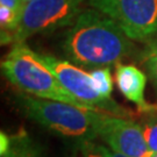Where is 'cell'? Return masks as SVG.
Segmentation results:
<instances>
[{"instance_id":"cell-1","label":"cell","mask_w":157,"mask_h":157,"mask_svg":"<svg viewBox=\"0 0 157 157\" xmlns=\"http://www.w3.org/2000/svg\"><path fill=\"white\" fill-rule=\"evenodd\" d=\"M62 50L67 61L93 70L117 65L136 48L115 21L91 7L80 12L67 30Z\"/></svg>"},{"instance_id":"cell-2","label":"cell","mask_w":157,"mask_h":157,"mask_svg":"<svg viewBox=\"0 0 157 157\" xmlns=\"http://www.w3.org/2000/svg\"><path fill=\"white\" fill-rule=\"evenodd\" d=\"M17 104L29 119L75 143L95 140L107 115L90 108L23 93L17 94Z\"/></svg>"},{"instance_id":"cell-3","label":"cell","mask_w":157,"mask_h":157,"mask_svg":"<svg viewBox=\"0 0 157 157\" xmlns=\"http://www.w3.org/2000/svg\"><path fill=\"white\" fill-rule=\"evenodd\" d=\"M1 71L8 82L27 94L87 108L61 84L41 54L23 42L13 44L1 61Z\"/></svg>"},{"instance_id":"cell-4","label":"cell","mask_w":157,"mask_h":157,"mask_svg":"<svg viewBox=\"0 0 157 157\" xmlns=\"http://www.w3.org/2000/svg\"><path fill=\"white\" fill-rule=\"evenodd\" d=\"M87 0H30L21 12L20 22L12 35V43L25 42L34 34L51 33L71 26Z\"/></svg>"},{"instance_id":"cell-5","label":"cell","mask_w":157,"mask_h":157,"mask_svg":"<svg viewBox=\"0 0 157 157\" xmlns=\"http://www.w3.org/2000/svg\"><path fill=\"white\" fill-rule=\"evenodd\" d=\"M87 4L115 21L133 41L147 43L157 36V0H87Z\"/></svg>"},{"instance_id":"cell-6","label":"cell","mask_w":157,"mask_h":157,"mask_svg":"<svg viewBox=\"0 0 157 157\" xmlns=\"http://www.w3.org/2000/svg\"><path fill=\"white\" fill-rule=\"evenodd\" d=\"M41 56L51 71L55 73L61 84L87 108L115 117L129 115L128 111L119 106L113 99H105L97 92L91 73L85 72L70 61L59 59L50 55Z\"/></svg>"},{"instance_id":"cell-7","label":"cell","mask_w":157,"mask_h":157,"mask_svg":"<svg viewBox=\"0 0 157 157\" xmlns=\"http://www.w3.org/2000/svg\"><path fill=\"white\" fill-rule=\"evenodd\" d=\"M98 137L113 150L128 157H151L155 154L147 144L142 126L124 117L107 114Z\"/></svg>"},{"instance_id":"cell-8","label":"cell","mask_w":157,"mask_h":157,"mask_svg":"<svg viewBox=\"0 0 157 157\" xmlns=\"http://www.w3.org/2000/svg\"><path fill=\"white\" fill-rule=\"evenodd\" d=\"M115 82L119 91L126 99L136 104L140 112H156L157 106L148 104L144 98L147 75L134 65L119 63L115 65Z\"/></svg>"},{"instance_id":"cell-9","label":"cell","mask_w":157,"mask_h":157,"mask_svg":"<svg viewBox=\"0 0 157 157\" xmlns=\"http://www.w3.org/2000/svg\"><path fill=\"white\" fill-rule=\"evenodd\" d=\"M72 151V157H128L112 148L109 149L101 143H97L94 140L75 143Z\"/></svg>"},{"instance_id":"cell-10","label":"cell","mask_w":157,"mask_h":157,"mask_svg":"<svg viewBox=\"0 0 157 157\" xmlns=\"http://www.w3.org/2000/svg\"><path fill=\"white\" fill-rule=\"evenodd\" d=\"M1 157H39V151L35 149L33 142L23 133L11 136L10 149Z\"/></svg>"},{"instance_id":"cell-11","label":"cell","mask_w":157,"mask_h":157,"mask_svg":"<svg viewBox=\"0 0 157 157\" xmlns=\"http://www.w3.org/2000/svg\"><path fill=\"white\" fill-rule=\"evenodd\" d=\"M140 58L157 93V37L147 42L146 48L141 52Z\"/></svg>"},{"instance_id":"cell-12","label":"cell","mask_w":157,"mask_h":157,"mask_svg":"<svg viewBox=\"0 0 157 157\" xmlns=\"http://www.w3.org/2000/svg\"><path fill=\"white\" fill-rule=\"evenodd\" d=\"M91 77L97 92L105 99H112L111 94L113 91V80L109 67H98L93 69Z\"/></svg>"},{"instance_id":"cell-13","label":"cell","mask_w":157,"mask_h":157,"mask_svg":"<svg viewBox=\"0 0 157 157\" xmlns=\"http://www.w3.org/2000/svg\"><path fill=\"white\" fill-rule=\"evenodd\" d=\"M147 144L152 152H157V115H152L142 124Z\"/></svg>"},{"instance_id":"cell-14","label":"cell","mask_w":157,"mask_h":157,"mask_svg":"<svg viewBox=\"0 0 157 157\" xmlns=\"http://www.w3.org/2000/svg\"><path fill=\"white\" fill-rule=\"evenodd\" d=\"M0 5L6 6L13 11L21 13L23 6H25V1L23 0H0Z\"/></svg>"},{"instance_id":"cell-15","label":"cell","mask_w":157,"mask_h":157,"mask_svg":"<svg viewBox=\"0 0 157 157\" xmlns=\"http://www.w3.org/2000/svg\"><path fill=\"white\" fill-rule=\"evenodd\" d=\"M11 146V136L5 134L4 132L0 133V155H4Z\"/></svg>"},{"instance_id":"cell-16","label":"cell","mask_w":157,"mask_h":157,"mask_svg":"<svg viewBox=\"0 0 157 157\" xmlns=\"http://www.w3.org/2000/svg\"><path fill=\"white\" fill-rule=\"evenodd\" d=\"M151 157H157V152H155V154H154V155H152Z\"/></svg>"},{"instance_id":"cell-17","label":"cell","mask_w":157,"mask_h":157,"mask_svg":"<svg viewBox=\"0 0 157 157\" xmlns=\"http://www.w3.org/2000/svg\"><path fill=\"white\" fill-rule=\"evenodd\" d=\"M23 1H25V4H26V2H28V1H30V0H23Z\"/></svg>"}]
</instances>
